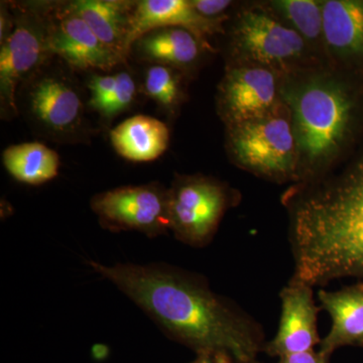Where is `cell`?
<instances>
[{
	"mask_svg": "<svg viewBox=\"0 0 363 363\" xmlns=\"http://www.w3.org/2000/svg\"><path fill=\"white\" fill-rule=\"evenodd\" d=\"M87 264L177 340L205 355L255 359L262 327L199 277L164 264Z\"/></svg>",
	"mask_w": 363,
	"mask_h": 363,
	"instance_id": "obj_1",
	"label": "cell"
},
{
	"mask_svg": "<svg viewBox=\"0 0 363 363\" xmlns=\"http://www.w3.org/2000/svg\"><path fill=\"white\" fill-rule=\"evenodd\" d=\"M293 281L312 286L363 279V154L334 178L286 197Z\"/></svg>",
	"mask_w": 363,
	"mask_h": 363,
	"instance_id": "obj_2",
	"label": "cell"
},
{
	"mask_svg": "<svg viewBox=\"0 0 363 363\" xmlns=\"http://www.w3.org/2000/svg\"><path fill=\"white\" fill-rule=\"evenodd\" d=\"M290 102L298 162L312 174L352 140L362 111V91L342 79L317 77L298 86Z\"/></svg>",
	"mask_w": 363,
	"mask_h": 363,
	"instance_id": "obj_3",
	"label": "cell"
},
{
	"mask_svg": "<svg viewBox=\"0 0 363 363\" xmlns=\"http://www.w3.org/2000/svg\"><path fill=\"white\" fill-rule=\"evenodd\" d=\"M77 72L54 56L18 87L16 108L38 138L60 145L90 143L97 133L87 116Z\"/></svg>",
	"mask_w": 363,
	"mask_h": 363,
	"instance_id": "obj_4",
	"label": "cell"
},
{
	"mask_svg": "<svg viewBox=\"0 0 363 363\" xmlns=\"http://www.w3.org/2000/svg\"><path fill=\"white\" fill-rule=\"evenodd\" d=\"M52 1L11 2L13 32L0 45V116H18L16 92L23 81L54 57L50 49Z\"/></svg>",
	"mask_w": 363,
	"mask_h": 363,
	"instance_id": "obj_5",
	"label": "cell"
},
{
	"mask_svg": "<svg viewBox=\"0 0 363 363\" xmlns=\"http://www.w3.org/2000/svg\"><path fill=\"white\" fill-rule=\"evenodd\" d=\"M168 195L171 231L192 247H204L213 238L231 202L225 185L203 176H177Z\"/></svg>",
	"mask_w": 363,
	"mask_h": 363,
	"instance_id": "obj_6",
	"label": "cell"
},
{
	"mask_svg": "<svg viewBox=\"0 0 363 363\" xmlns=\"http://www.w3.org/2000/svg\"><path fill=\"white\" fill-rule=\"evenodd\" d=\"M229 150L236 162L255 173L286 178L298 166L293 124L281 116H269L230 126Z\"/></svg>",
	"mask_w": 363,
	"mask_h": 363,
	"instance_id": "obj_7",
	"label": "cell"
},
{
	"mask_svg": "<svg viewBox=\"0 0 363 363\" xmlns=\"http://www.w3.org/2000/svg\"><path fill=\"white\" fill-rule=\"evenodd\" d=\"M90 207L100 226L112 233L138 231L152 238L171 230L168 189L157 182L98 193Z\"/></svg>",
	"mask_w": 363,
	"mask_h": 363,
	"instance_id": "obj_8",
	"label": "cell"
},
{
	"mask_svg": "<svg viewBox=\"0 0 363 363\" xmlns=\"http://www.w3.org/2000/svg\"><path fill=\"white\" fill-rule=\"evenodd\" d=\"M50 49L77 73H108L128 64L98 39L85 21L68 9L66 1H52Z\"/></svg>",
	"mask_w": 363,
	"mask_h": 363,
	"instance_id": "obj_9",
	"label": "cell"
},
{
	"mask_svg": "<svg viewBox=\"0 0 363 363\" xmlns=\"http://www.w3.org/2000/svg\"><path fill=\"white\" fill-rule=\"evenodd\" d=\"M233 37L238 52L262 67H285L300 59L305 50V40L297 30L257 9L238 16Z\"/></svg>",
	"mask_w": 363,
	"mask_h": 363,
	"instance_id": "obj_10",
	"label": "cell"
},
{
	"mask_svg": "<svg viewBox=\"0 0 363 363\" xmlns=\"http://www.w3.org/2000/svg\"><path fill=\"white\" fill-rule=\"evenodd\" d=\"M277 98L274 73L262 66L231 68L219 87L218 106L229 126L272 113Z\"/></svg>",
	"mask_w": 363,
	"mask_h": 363,
	"instance_id": "obj_11",
	"label": "cell"
},
{
	"mask_svg": "<svg viewBox=\"0 0 363 363\" xmlns=\"http://www.w3.org/2000/svg\"><path fill=\"white\" fill-rule=\"evenodd\" d=\"M281 310L278 332L267 351L279 357L313 350L321 342L317 331L318 307L312 286L300 281H289L279 294Z\"/></svg>",
	"mask_w": 363,
	"mask_h": 363,
	"instance_id": "obj_12",
	"label": "cell"
},
{
	"mask_svg": "<svg viewBox=\"0 0 363 363\" xmlns=\"http://www.w3.org/2000/svg\"><path fill=\"white\" fill-rule=\"evenodd\" d=\"M210 45L184 28L166 26L143 33L130 48V59L147 65L171 67L186 73L197 65Z\"/></svg>",
	"mask_w": 363,
	"mask_h": 363,
	"instance_id": "obj_13",
	"label": "cell"
},
{
	"mask_svg": "<svg viewBox=\"0 0 363 363\" xmlns=\"http://www.w3.org/2000/svg\"><path fill=\"white\" fill-rule=\"evenodd\" d=\"M323 37L330 51L363 73V0H329L322 6Z\"/></svg>",
	"mask_w": 363,
	"mask_h": 363,
	"instance_id": "obj_14",
	"label": "cell"
},
{
	"mask_svg": "<svg viewBox=\"0 0 363 363\" xmlns=\"http://www.w3.org/2000/svg\"><path fill=\"white\" fill-rule=\"evenodd\" d=\"M223 20H209L196 11L191 0H138L133 14L130 45L143 33L155 28L177 26L206 38L222 32Z\"/></svg>",
	"mask_w": 363,
	"mask_h": 363,
	"instance_id": "obj_15",
	"label": "cell"
},
{
	"mask_svg": "<svg viewBox=\"0 0 363 363\" xmlns=\"http://www.w3.org/2000/svg\"><path fill=\"white\" fill-rule=\"evenodd\" d=\"M66 4L105 45L125 61L130 60L135 0H73Z\"/></svg>",
	"mask_w": 363,
	"mask_h": 363,
	"instance_id": "obj_16",
	"label": "cell"
},
{
	"mask_svg": "<svg viewBox=\"0 0 363 363\" xmlns=\"http://www.w3.org/2000/svg\"><path fill=\"white\" fill-rule=\"evenodd\" d=\"M318 300L332 320L330 331L320 342V351L329 357L342 346H363V283L333 292L320 290Z\"/></svg>",
	"mask_w": 363,
	"mask_h": 363,
	"instance_id": "obj_17",
	"label": "cell"
},
{
	"mask_svg": "<svg viewBox=\"0 0 363 363\" xmlns=\"http://www.w3.org/2000/svg\"><path fill=\"white\" fill-rule=\"evenodd\" d=\"M114 150L130 162L156 161L168 150L169 130L156 117L138 114L109 131Z\"/></svg>",
	"mask_w": 363,
	"mask_h": 363,
	"instance_id": "obj_18",
	"label": "cell"
},
{
	"mask_svg": "<svg viewBox=\"0 0 363 363\" xmlns=\"http://www.w3.org/2000/svg\"><path fill=\"white\" fill-rule=\"evenodd\" d=\"M2 162L14 180L26 185H42L59 174L58 152L39 142L9 145L2 152Z\"/></svg>",
	"mask_w": 363,
	"mask_h": 363,
	"instance_id": "obj_19",
	"label": "cell"
},
{
	"mask_svg": "<svg viewBox=\"0 0 363 363\" xmlns=\"http://www.w3.org/2000/svg\"><path fill=\"white\" fill-rule=\"evenodd\" d=\"M185 73L161 65H147L143 71V94L157 104L166 116L173 117L185 99Z\"/></svg>",
	"mask_w": 363,
	"mask_h": 363,
	"instance_id": "obj_20",
	"label": "cell"
},
{
	"mask_svg": "<svg viewBox=\"0 0 363 363\" xmlns=\"http://www.w3.org/2000/svg\"><path fill=\"white\" fill-rule=\"evenodd\" d=\"M128 69L126 64L123 70L116 71V86L93 111L99 117L100 124L104 128H111L116 117L131 111L143 93L142 82H138L135 74Z\"/></svg>",
	"mask_w": 363,
	"mask_h": 363,
	"instance_id": "obj_21",
	"label": "cell"
},
{
	"mask_svg": "<svg viewBox=\"0 0 363 363\" xmlns=\"http://www.w3.org/2000/svg\"><path fill=\"white\" fill-rule=\"evenodd\" d=\"M274 6L292 23L294 28L309 40L323 35V16L321 2L314 0H284L274 2Z\"/></svg>",
	"mask_w": 363,
	"mask_h": 363,
	"instance_id": "obj_22",
	"label": "cell"
},
{
	"mask_svg": "<svg viewBox=\"0 0 363 363\" xmlns=\"http://www.w3.org/2000/svg\"><path fill=\"white\" fill-rule=\"evenodd\" d=\"M191 4L203 18L224 20L223 14L233 2L229 0H191Z\"/></svg>",
	"mask_w": 363,
	"mask_h": 363,
	"instance_id": "obj_23",
	"label": "cell"
},
{
	"mask_svg": "<svg viewBox=\"0 0 363 363\" xmlns=\"http://www.w3.org/2000/svg\"><path fill=\"white\" fill-rule=\"evenodd\" d=\"M14 25L13 14L11 9V2L1 1L0 6V45L6 42L13 32Z\"/></svg>",
	"mask_w": 363,
	"mask_h": 363,
	"instance_id": "obj_24",
	"label": "cell"
},
{
	"mask_svg": "<svg viewBox=\"0 0 363 363\" xmlns=\"http://www.w3.org/2000/svg\"><path fill=\"white\" fill-rule=\"evenodd\" d=\"M328 355L324 354L320 351H307V352L296 353V354L281 357L279 363H327Z\"/></svg>",
	"mask_w": 363,
	"mask_h": 363,
	"instance_id": "obj_25",
	"label": "cell"
},
{
	"mask_svg": "<svg viewBox=\"0 0 363 363\" xmlns=\"http://www.w3.org/2000/svg\"><path fill=\"white\" fill-rule=\"evenodd\" d=\"M98 348H99V350H97V348L95 347L94 350H93V353H94L95 357L101 359V358H104V355H106L107 350L102 345L98 346Z\"/></svg>",
	"mask_w": 363,
	"mask_h": 363,
	"instance_id": "obj_26",
	"label": "cell"
},
{
	"mask_svg": "<svg viewBox=\"0 0 363 363\" xmlns=\"http://www.w3.org/2000/svg\"><path fill=\"white\" fill-rule=\"evenodd\" d=\"M195 363H215L213 360L210 358V355L202 354V357L199 358Z\"/></svg>",
	"mask_w": 363,
	"mask_h": 363,
	"instance_id": "obj_27",
	"label": "cell"
}]
</instances>
